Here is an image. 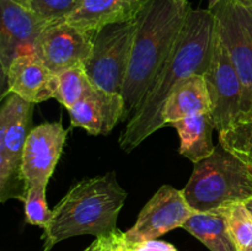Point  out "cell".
Here are the masks:
<instances>
[{
    "instance_id": "1",
    "label": "cell",
    "mask_w": 252,
    "mask_h": 251,
    "mask_svg": "<svg viewBox=\"0 0 252 251\" xmlns=\"http://www.w3.org/2000/svg\"><path fill=\"white\" fill-rule=\"evenodd\" d=\"M216 34V17L209 9H191L184 30L134 113L120 135L118 145L126 153L165 127L161 112L170 94L192 75H204L209 66Z\"/></svg>"
},
{
    "instance_id": "13",
    "label": "cell",
    "mask_w": 252,
    "mask_h": 251,
    "mask_svg": "<svg viewBox=\"0 0 252 251\" xmlns=\"http://www.w3.org/2000/svg\"><path fill=\"white\" fill-rule=\"evenodd\" d=\"M9 94L20 96L31 103H39L54 98L57 86V74L38 58L36 52H25L12 61L4 76Z\"/></svg>"
},
{
    "instance_id": "18",
    "label": "cell",
    "mask_w": 252,
    "mask_h": 251,
    "mask_svg": "<svg viewBox=\"0 0 252 251\" xmlns=\"http://www.w3.org/2000/svg\"><path fill=\"white\" fill-rule=\"evenodd\" d=\"M182 229L198 239L211 251H238L228 223V208L194 212Z\"/></svg>"
},
{
    "instance_id": "30",
    "label": "cell",
    "mask_w": 252,
    "mask_h": 251,
    "mask_svg": "<svg viewBox=\"0 0 252 251\" xmlns=\"http://www.w3.org/2000/svg\"><path fill=\"white\" fill-rule=\"evenodd\" d=\"M245 159H252V157H245ZM245 159H244V160H245Z\"/></svg>"
},
{
    "instance_id": "27",
    "label": "cell",
    "mask_w": 252,
    "mask_h": 251,
    "mask_svg": "<svg viewBox=\"0 0 252 251\" xmlns=\"http://www.w3.org/2000/svg\"><path fill=\"white\" fill-rule=\"evenodd\" d=\"M220 1H221V0H208V2H209V4H208V9L209 10H213L214 7H216L217 5H218Z\"/></svg>"
},
{
    "instance_id": "31",
    "label": "cell",
    "mask_w": 252,
    "mask_h": 251,
    "mask_svg": "<svg viewBox=\"0 0 252 251\" xmlns=\"http://www.w3.org/2000/svg\"><path fill=\"white\" fill-rule=\"evenodd\" d=\"M43 251H48V250H43Z\"/></svg>"
},
{
    "instance_id": "24",
    "label": "cell",
    "mask_w": 252,
    "mask_h": 251,
    "mask_svg": "<svg viewBox=\"0 0 252 251\" xmlns=\"http://www.w3.org/2000/svg\"><path fill=\"white\" fill-rule=\"evenodd\" d=\"M128 246L126 235L120 229L97 236L84 251H125Z\"/></svg>"
},
{
    "instance_id": "19",
    "label": "cell",
    "mask_w": 252,
    "mask_h": 251,
    "mask_svg": "<svg viewBox=\"0 0 252 251\" xmlns=\"http://www.w3.org/2000/svg\"><path fill=\"white\" fill-rule=\"evenodd\" d=\"M95 88L91 83L84 64L65 69L57 74L56 98L66 110L76 105L83 100L93 89Z\"/></svg>"
},
{
    "instance_id": "20",
    "label": "cell",
    "mask_w": 252,
    "mask_h": 251,
    "mask_svg": "<svg viewBox=\"0 0 252 251\" xmlns=\"http://www.w3.org/2000/svg\"><path fill=\"white\" fill-rule=\"evenodd\" d=\"M219 143L241 159L252 157V108L231 128L219 133Z\"/></svg>"
},
{
    "instance_id": "22",
    "label": "cell",
    "mask_w": 252,
    "mask_h": 251,
    "mask_svg": "<svg viewBox=\"0 0 252 251\" xmlns=\"http://www.w3.org/2000/svg\"><path fill=\"white\" fill-rule=\"evenodd\" d=\"M228 223L238 251H252V213L246 203L228 207Z\"/></svg>"
},
{
    "instance_id": "26",
    "label": "cell",
    "mask_w": 252,
    "mask_h": 251,
    "mask_svg": "<svg viewBox=\"0 0 252 251\" xmlns=\"http://www.w3.org/2000/svg\"><path fill=\"white\" fill-rule=\"evenodd\" d=\"M236 1H239L240 4H243L244 6H246L252 11V0H236Z\"/></svg>"
},
{
    "instance_id": "29",
    "label": "cell",
    "mask_w": 252,
    "mask_h": 251,
    "mask_svg": "<svg viewBox=\"0 0 252 251\" xmlns=\"http://www.w3.org/2000/svg\"><path fill=\"white\" fill-rule=\"evenodd\" d=\"M244 160V159H243ZM245 161L248 162L249 165H250V167H251V171H252V159H245Z\"/></svg>"
},
{
    "instance_id": "2",
    "label": "cell",
    "mask_w": 252,
    "mask_h": 251,
    "mask_svg": "<svg viewBox=\"0 0 252 251\" xmlns=\"http://www.w3.org/2000/svg\"><path fill=\"white\" fill-rule=\"evenodd\" d=\"M189 0H148L137 17L128 73L123 85V121L132 117L174 49L187 16Z\"/></svg>"
},
{
    "instance_id": "21",
    "label": "cell",
    "mask_w": 252,
    "mask_h": 251,
    "mask_svg": "<svg viewBox=\"0 0 252 251\" xmlns=\"http://www.w3.org/2000/svg\"><path fill=\"white\" fill-rule=\"evenodd\" d=\"M47 24L65 21L78 7L80 0H16Z\"/></svg>"
},
{
    "instance_id": "12",
    "label": "cell",
    "mask_w": 252,
    "mask_h": 251,
    "mask_svg": "<svg viewBox=\"0 0 252 251\" xmlns=\"http://www.w3.org/2000/svg\"><path fill=\"white\" fill-rule=\"evenodd\" d=\"M0 63L2 74L19 54L34 51V44L49 24L22 6L16 0H0Z\"/></svg>"
},
{
    "instance_id": "6",
    "label": "cell",
    "mask_w": 252,
    "mask_h": 251,
    "mask_svg": "<svg viewBox=\"0 0 252 251\" xmlns=\"http://www.w3.org/2000/svg\"><path fill=\"white\" fill-rule=\"evenodd\" d=\"M135 31L137 19L107 25L96 32L93 51L84 63L94 86L122 95Z\"/></svg>"
},
{
    "instance_id": "23",
    "label": "cell",
    "mask_w": 252,
    "mask_h": 251,
    "mask_svg": "<svg viewBox=\"0 0 252 251\" xmlns=\"http://www.w3.org/2000/svg\"><path fill=\"white\" fill-rule=\"evenodd\" d=\"M47 185H34L27 188L25 197V218L31 225L46 229L52 218V211L46 201Z\"/></svg>"
},
{
    "instance_id": "8",
    "label": "cell",
    "mask_w": 252,
    "mask_h": 251,
    "mask_svg": "<svg viewBox=\"0 0 252 251\" xmlns=\"http://www.w3.org/2000/svg\"><path fill=\"white\" fill-rule=\"evenodd\" d=\"M204 80L212 98V118L219 133L228 130L241 115L243 85L228 48L216 29L211 62Z\"/></svg>"
},
{
    "instance_id": "5",
    "label": "cell",
    "mask_w": 252,
    "mask_h": 251,
    "mask_svg": "<svg viewBox=\"0 0 252 251\" xmlns=\"http://www.w3.org/2000/svg\"><path fill=\"white\" fill-rule=\"evenodd\" d=\"M0 111V202L25 201L27 187L22 176V157L29 135L33 103L6 95Z\"/></svg>"
},
{
    "instance_id": "16",
    "label": "cell",
    "mask_w": 252,
    "mask_h": 251,
    "mask_svg": "<svg viewBox=\"0 0 252 251\" xmlns=\"http://www.w3.org/2000/svg\"><path fill=\"white\" fill-rule=\"evenodd\" d=\"M212 98L203 75H192L182 81L167 97L162 107L161 117L165 126L176 121L212 113Z\"/></svg>"
},
{
    "instance_id": "25",
    "label": "cell",
    "mask_w": 252,
    "mask_h": 251,
    "mask_svg": "<svg viewBox=\"0 0 252 251\" xmlns=\"http://www.w3.org/2000/svg\"><path fill=\"white\" fill-rule=\"evenodd\" d=\"M128 248L130 251H177V249L172 244L158 240V239L137 244H128Z\"/></svg>"
},
{
    "instance_id": "14",
    "label": "cell",
    "mask_w": 252,
    "mask_h": 251,
    "mask_svg": "<svg viewBox=\"0 0 252 251\" xmlns=\"http://www.w3.org/2000/svg\"><path fill=\"white\" fill-rule=\"evenodd\" d=\"M71 127L84 128L91 135L108 134L125 116L121 94L94 88L83 100L69 110Z\"/></svg>"
},
{
    "instance_id": "3",
    "label": "cell",
    "mask_w": 252,
    "mask_h": 251,
    "mask_svg": "<svg viewBox=\"0 0 252 251\" xmlns=\"http://www.w3.org/2000/svg\"><path fill=\"white\" fill-rule=\"evenodd\" d=\"M128 193L115 172L76 182L52 209L44 229V250L79 235L101 236L117 229V219Z\"/></svg>"
},
{
    "instance_id": "4",
    "label": "cell",
    "mask_w": 252,
    "mask_h": 251,
    "mask_svg": "<svg viewBox=\"0 0 252 251\" xmlns=\"http://www.w3.org/2000/svg\"><path fill=\"white\" fill-rule=\"evenodd\" d=\"M182 193L194 212L246 203L252 199L251 167L218 143L211 157L194 164Z\"/></svg>"
},
{
    "instance_id": "15",
    "label": "cell",
    "mask_w": 252,
    "mask_h": 251,
    "mask_svg": "<svg viewBox=\"0 0 252 251\" xmlns=\"http://www.w3.org/2000/svg\"><path fill=\"white\" fill-rule=\"evenodd\" d=\"M148 0H80L65 20L86 31L97 32L102 27L135 20Z\"/></svg>"
},
{
    "instance_id": "9",
    "label": "cell",
    "mask_w": 252,
    "mask_h": 251,
    "mask_svg": "<svg viewBox=\"0 0 252 251\" xmlns=\"http://www.w3.org/2000/svg\"><path fill=\"white\" fill-rule=\"evenodd\" d=\"M193 213L182 189L162 185L143 207L134 225L125 231L126 239L128 244L159 239L174 229L182 228Z\"/></svg>"
},
{
    "instance_id": "7",
    "label": "cell",
    "mask_w": 252,
    "mask_h": 251,
    "mask_svg": "<svg viewBox=\"0 0 252 251\" xmlns=\"http://www.w3.org/2000/svg\"><path fill=\"white\" fill-rule=\"evenodd\" d=\"M212 11L243 85L241 117L252 108V11L236 0H221Z\"/></svg>"
},
{
    "instance_id": "17",
    "label": "cell",
    "mask_w": 252,
    "mask_h": 251,
    "mask_svg": "<svg viewBox=\"0 0 252 251\" xmlns=\"http://www.w3.org/2000/svg\"><path fill=\"white\" fill-rule=\"evenodd\" d=\"M180 137V154L193 164L211 157L216 150L212 140L214 127L212 113H201L171 123Z\"/></svg>"
},
{
    "instance_id": "10",
    "label": "cell",
    "mask_w": 252,
    "mask_h": 251,
    "mask_svg": "<svg viewBox=\"0 0 252 251\" xmlns=\"http://www.w3.org/2000/svg\"><path fill=\"white\" fill-rule=\"evenodd\" d=\"M96 32L86 31L66 21L48 25L34 44L38 58L58 74L85 63L91 54Z\"/></svg>"
},
{
    "instance_id": "28",
    "label": "cell",
    "mask_w": 252,
    "mask_h": 251,
    "mask_svg": "<svg viewBox=\"0 0 252 251\" xmlns=\"http://www.w3.org/2000/svg\"><path fill=\"white\" fill-rule=\"evenodd\" d=\"M246 206H248V208L250 209V212L252 213V199H250L249 202H246Z\"/></svg>"
},
{
    "instance_id": "11",
    "label": "cell",
    "mask_w": 252,
    "mask_h": 251,
    "mask_svg": "<svg viewBox=\"0 0 252 251\" xmlns=\"http://www.w3.org/2000/svg\"><path fill=\"white\" fill-rule=\"evenodd\" d=\"M69 129L62 122H47L31 129L22 157V176L26 187L48 185L59 161Z\"/></svg>"
}]
</instances>
